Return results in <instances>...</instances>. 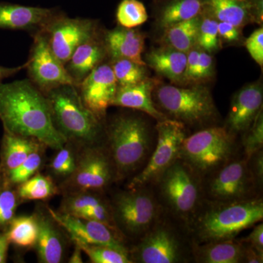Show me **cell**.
Instances as JSON below:
<instances>
[{
  "label": "cell",
  "instance_id": "obj_19",
  "mask_svg": "<svg viewBox=\"0 0 263 263\" xmlns=\"http://www.w3.org/2000/svg\"><path fill=\"white\" fill-rule=\"evenodd\" d=\"M57 10L0 2V29L26 31L33 36L43 30Z\"/></svg>",
  "mask_w": 263,
  "mask_h": 263
},
{
  "label": "cell",
  "instance_id": "obj_2",
  "mask_svg": "<svg viewBox=\"0 0 263 263\" xmlns=\"http://www.w3.org/2000/svg\"><path fill=\"white\" fill-rule=\"evenodd\" d=\"M263 219L262 197L238 201H213L203 199L188 231L193 243L232 240Z\"/></svg>",
  "mask_w": 263,
  "mask_h": 263
},
{
  "label": "cell",
  "instance_id": "obj_33",
  "mask_svg": "<svg viewBox=\"0 0 263 263\" xmlns=\"http://www.w3.org/2000/svg\"><path fill=\"white\" fill-rule=\"evenodd\" d=\"M218 22L206 12L202 11L198 33L197 46L200 49L211 53L219 49V37L218 33Z\"/></svg>",
  "mask_w": 263,
  "mask_h": 263
},
{
  "label": "cell",
  "instance_id": "obj_41",
  "mask_svg": "<svg viewBox=\"0 0 263 263\" xmlns=\"http://www.w3.org/2000/svg\"><path fill=\"white\" fill-rule=\"evenodd\" d=\"M246 48L252 59L261 67L263 65V29H256L245 42Z\"/></svg>",
  "mask_w": 263,
  "mask_h": 263
},
{
  "label": "cell",
  "instance_id": "obj_30",
  "mask_svg": "<svg viewBox=\"0 0 263 263\" xmlns=\"http://www.w3.org/2000/svg\"><path fill=\"white\" fill-rule=\"evenodd\" d=\"M57 189L51 178L43 175H34L21 183L18 197L23 200H46L56 194Z\"/></svg>",
  "mask_w": 263,
  "mask_h": 263
},
{
  "label": "cell",
  "instance_id": "obj_13",
  "mask_svg": "<svg viewBox=\"0 0 263 263\" xmlns=\"http://www.w3.org/2000/svg\"><path fill=\"white\" fill-rule=\"evenodd\" d=\"M32 37L34 42L26 68L29 80L44 95L59 86L74 85L65 65L52 51L46 36L39 32Z\"/></svg>",
  "mask_w": 263,
  "mask_h": 263
},
{
  "label": "cell",
  "instance_id": "obj_3",
  "mask_svg": "<svg viewBox=\"0 0 263 263\" xmlns=\"http://www.w3.org/2000/svg\"><path fill=\"white\" fill-rule=\"evenodd\" d=\"M104 130L106 134V148L115 168L116 181L139 173L155 146L146 119L136 114H119Z\"/></svg>",
  "mask_w": 263,
  "mask_h": 263
},
{
  "label": "cell",
  "instance_id": "obj_32",
  "mask_svg": "<svg viewBox=\"0 0 263 263\" xmlns=\"http://www.w3.org/2000/svg\"><path fill=\"white\" fill-rule=\"evenodd\" d=\"M117 21L120 27L133 29L148 20L146 7L139 0H122L117 7Z\"/></svg>",
  "mask_w": 263,
  "mask_h": 263
},
{
  "label": "cell",
  "instance_id": "obj_35",
  "mask_svg": "<svg viewBox=\"0 0 263 263\" xmlns=\"http://www.w3.org/2000/svg\"><path fill=\"white\" fill-rule=\"evenodd\" d=\"M105 200L91 191H76L66 197L62 203V213L78 216L90 208L96 206Z\"/></svg>",
  "mask_w": 263,
  "mask_h": 263
},
{
  "label": "cell",
  "instance_id": "obj_40",
  "mask_svg": "<svg viewBox=\"0 0 263 263\" xmlns=\"http://www.w3.org/2000/svg\"><path fill=\"white\" fill-rule=\"evenodd\" d=\"M251 176L259 195H262L263 186V148L257 151L247 160Z\"/></svg>",
  "mask_w": 263,
  "mask_h": 263
},
{
  "label": "cell",
  "instance_id": "obj_44",
  "mask_svg": "<svg viewBox=\"0 0 263 263\" xmlns=\"http://www.w3.org/2000/svg\"><path fill=\"white\" fill-rule=\"evenodd\" d=\"M241 29L228 22H219V37L228 43L238 42L241 38Z\"/></svg>",
  "mask_w": 263,
  "mask_h": 263
},
{
  "label": "cell",
  "instance_id": "obj_42",
  "mask_svg": "<svg viewBox=\"0 0 263 263\" xmlns=\"http://www.w3.org/2000/svg\"><path fill=\"white\" fill-rule=\"evenodd\" d=\"M214 59L212 55L200 49L194 83H200L212 79L214 75Z\"/></svg>",
  "mask_w": 263,
  "mask_h": 263
},
{
  "label": "cell",
  "instance_id": "obj_37",
  "mask_svg": "<svg viewBox=\"0 0 263 263\" xmlns=\"http://www.w3.org/2000/svg\"><path fill=\"white\" fill-rule=\"evenodd\" d=\"M43 163L42 154L39 149L32 152L18 167L8 173L10 183L21 184L35 174Z\"/></svg>",
  "mask_w": 263,
  "mask_h": 263
},
{
  "label": "cell",
  "instance_id": "obj_5",
  "mask_svg": "<svg viewBox=\"0 0 263 263\" xmlns=\"http://www.w3.org/2000/svg\"><path fill=\"white\" fill-rule=\"evenodd\" d=\"M57 130L67 142L94 146L104 132L103 121L84 104L74 85H64L46 95Z\"/></svg>",
  "mask_w": 263,
  "mask_h": 263
},
{
  "label": "cell",
  "instance_id": "obj_48",
  "mask_svg": "<svg viewBox=\"0 0 263 263\" xmlns=\"http://www.w3.org/2000/svg\"><path fill=\"white\" fill-rule=\"evenodd\" d=\"M10 242L6 235L0 234V263L6 262Z\"/></svg>",
  "mask_w": 263,
  "mask_h": 263
},
{
  "label": "cell",
  "instance_id": "obj_25",
  "mask_svg": "<svg viewBox=\"0 0 263 263\" xmlns=\"http://www.w3.org/2000/svg\"><path fill=\"white\" fill-rule=\"evenodd\" d=\"M186 60V53L163 46L147 53L144 61L146 66H149L171 82L181 84L183 83Z\"/></svg>",
  "mask_w": 263,
  "mask_h": 263
},
{
  "label": "cell",
  "instance_id": "obj_24",
  "mask_svg": "<svg viewBox=\"0 0 263 263\" xmlns=\"http://www.w3.org/2000/svg\"><path fill=\"white\" fill-rule=\"evenodd\" d=\"M50 215V214H49ZM38 235L35 246L40 262H61L64 256V238L59 224L50 216H37Z\"/></svg>",
  "mask_w": 263,
  "mask_h": 263
},
{
  "label": "cell",
  "instance_id": "obj_8",
  "mask_svg": "<svg viewBox=\"0 0 263 263\" xmlns=\"http://www.w3.org/2000/svg\"><path fill=\"white\" fill-rule=\"evenodd\" d=\"M237 138L224 126L203 128L185 138L179 158L204 178L238 156Z\"/></svg>",
  "mask_w": 263,
  "mask_h": 263
},
{
  "label": "cell",
  "instance_id": "obj_10",
  "mask_svg": "<svg viewBox=\"0 0 263 263\" xmlns=\"http://www.w3.org/2000/svg\"><path fill=\"white\" fill-rule=\"evenodd\" d=\"M157 141L155 148L143 168L132 178L127 188L152 186L179 158L183 141L188 136L187 129L182 123L173 119L157 122Z\"/></svg>",
  "mask_w": 263,
  "mask_h": 263
},
{
  "label": "cell",
  "instance_id": "obj_12",
  "mask_svg": "<svg viewBox=\"0 0 263 263\" xmlns=\"http://www.w3.org/2000/svg\"><path fill=\"white\" fill-rule=\"evenodd\" d=\"M41 32L46 36L52 51L65 65L76 48L100 31L94 19L70 18L58 10Z\"/></svg>",
  "mask_w": 263,
  "mask_h": 263
},
{
  "label": "cell",
  "instance_id": "obj_14",
  "mask_svg": "<svg viewBox=\"0 0 263 263\" xmlns=\"http://www.w3.org/2000/svg\"><path fill=\"white\" fill-rule=\"evenodd\" d=\"M70 176L76 191H100L116 181L113 162L106 148L86 146Z\"/></svg>",
  "mask_w": 263,
  "mask_h": 263
},
{
  "label": "cell",
  "instance_id": "obj_34",
  "mask_svg": "<svg viewBox=\"0 0 263 263\" xmlns=\"http://www.w3.org/2000/svg\"><path fill=\"white\" fill-rule=\"evenodd\" d=\"M93 263H133L129 254L111 247L76 243Z\"/></svg>",
  "mask_w": 263,
  "mask_h": 263
},
{
  "label": "cell",
  "instance_id": "obj_11",
  "mask_svg": "<svg viewBox=\"0 0 263 263\" xmlns=\"http://www.w3.org/2000/svg\"><path fill=\"white\" fill-rule=\"evenodd\" d=\"M203 199L213 201H238L260 197L245 156L229 162L202 178Z\"/></svg>",
  "mask_w": 263,
  "mask_h": 263
},
{
  "label": "cell",
  "instance_id": "obj_39",
  "mask_svg": "<svg viewBox=\"0 0 263 263\" xmlns=\"http://www.w3.org/2000/svg\"><path fill=\"white\" fill-rule=\"evenodd\" d=\"M18 202L15 192L6 190L0 193V228L9 224L15 217Z\"/></svg>",
  "mask_w": 263,
  "mask_h": 263
},
{
  "label": "cell",
  "instance_id": "obj_21",
  "mask_svg": "<svg viewBox=\"0 0 263 263\" xmlns=\"http://www.w3.org/2000/svg\"><path fill=\"white\" fill-rule=\"evenodd\" d=\"M107 58L108 54L100 32L76 48L65 67L76 86Z\"/></svg>",
  "mask_w": 263,
  "mask_h": 263
},
{
  "label": "cell",
  "instance_id": "obj_17",
  "mask_svg": "<svg viewBox=\"0 0 263 263\" xmlns=\"http://www.w3.org/2000/svg\"><path fill=\"white\" fill-rule=\"evenodd\" d=\"M262 100L260 82L242 88L233 96L224 127L235 136L243 134L262 110Z\"/></svg>",
  "mask_w": 263,
  "mask_h": 263
},
{
  "label": "cell",
  "instance_id": "obj_49",
  "mask_svg": "<svg viewBox=\"0 0 263 263\" xmlns=\"http://www.w3.org/2000/svg\"><path fill=\"white\" fill-rule=\"evenodd\" d=\"M76 245V243H75ZM70 263H82V249L79 245H76L75 250L72 252L70 259L68 261Z\"/></svg>",
  "mask_w": 263,
  "mask_h": 263
},
{
  "label": "cell",
  "instance_id": "obj_1",
  "mask_svg": "<svg viewBox=\"0 0 263 263\" xmlns=\"http://www.w3.org/2000/svg\"><path fill=\"white\" fill-rule=\"evenodd\" d=\"M0 120L5 131L53 149H60L67 143L53 124L46 95L29 79L0 83Z\"/></svg>",
  "mask_w": 263,
  "mask_h": 263
},
{
  "label": "cell",
  "instance_id": "obj_28",
  "mask_svg": "<svg viewBox=\"0 0 263 263\" xmlns=\"http://www.w3.org/2000/svg\"><path fill=\"white\" fill-rule=\"evenodd\" d=\"M201 14L164 29L162 42L164 46L187 53L197 46V33Z\"/></svg>",
  "mask_w": 263,
  "mask_h": 263
},
{
  "label": "cell",
  "instance_id": "obj_20",
  "mask_svg": "<svg viewBox=\"0 0 263 263\" xmlns=\"http://www.w3.org/2000/svg\"><path fill=\"white\" fill-rule=\"evenodd\" d=\"M103 41L110 60L125 59L146 66L142 57L145 37L138 29L119 27L104 32Z\"/></svg>",
  "mask_w": 263,
  "mask_h": 263
},
{
  "label": "cell",
  "instance_id": "obj_43",
  "mask_svg": "<svg viewBox=\"0 0 263 263\" xmlns=\"http://www.w3.org/2000/svg\"><path fill=\"white\" fill-rule=\"evenodd\" d=\"M200 51V48L196 46L186 53L187 60H186V70L183 76V84H191V83H194Z\"/></svg>",
  "mask_w": 263,
  "mask_h": 263
},
{
  "label": "cell",
  "instance_id": "obj_9",
  "mask_svg": "<svg viewBox=\"0 0 263 263\" xmlns=\"http://www.w3.org/2000/svg\"><path fill=\"white\" fill-rule=\"evenodd\" d=\"M110 206L118 230L123 236L136 240L146 234L164 212L152 186L116 194Z\"/></svg>",
  "mask_w": 263,
  "mask_h": 263
},
{
  "label": "cell",
  "instance_id": "obj_26",
  "mask_svg": "<svg viewBox=\"0 0 263 263\" xmlns=\"http://www.w3.org/2000/svg\"><path fill=\"white\" fill-rule=\"evenodd\" d=\"M156 4L160 5L157 24L162 29L195 18L203 11L201 0H163Z\"/></svg>",
  "mask_w": 263,
  "mask_h": 263
},
{
  "label": "cell",
  "instance_id": "obj_22",
  "mask_svg": "<svg viewBox=\"0 0 263 263\" xmlns=\"http://www.w3.org/2000/svg\"><path fill=\"white\" fill-rule=\"evenodd\" d=\"M158 85L157 80L147 77L144 80L130 86H118L112 106L134 109L146 114L157 122L167 118L156 108L154 103V90Z\"/></svg>",
  "mask_w": 263,
  "mask_h": 263
},
{
  "label": "cell",
  "instance_id": "obj_7",
  "mask_svg": "<svg viewBox=\"0 0 263 263\" xmlns=\"http://www.w3.org/2000/svg\"><path fill=\"white\" fill-rule=\"evenodd\" d=\"M152 186L164 211L188 230L203 200L201 176L179 158Z\"/></svg>",
  "mask_w": 263,
  "mask_h": 263
},
{
  "label": "cell",
  "instance_id": "obj_23",
  "mask_svg": "<svg viewBox=\"0 0 263 263\" xmlns=\"http://www.w3.org/2000/svg\"><path fill=\"white\" fill-rule=\"evenodd\" d=\"M245 243L236 238L209 243L193 242V260L197 263H243Z\"/></svg>",
  "mask_w": 263,
  "mask_h": 263
},
{
  "label": "cell",
  "instance_id": "obj_16",
  "mask_svg": "<svg viewBox=\"0 0 263 263\" xmlns=\"http://www.w3.org/2000/svg\"><path fill=\"white\" fill-rule=\"evenodd\" d=\"M76 87L85 106L103 122L118 88L110 64H100Z\"/></svg>",
  "mask_w": 263,
  "mask_h": 263
},
{
  "label": "cell",
  "instance_id": "obj_29",
  "mask_svg": "<svg viewBox=\"0 0 263 263\" xmlns=\"http://www.w3.org/2000/svg\"><path fill=\"white\" fill-rule=\"evenodd\" d=\"M5 235L10 243L16 247L21 248L34 247L38 235L37 216H22L13 218Z\"/></svg>",
  "mask_w": 263,
  "mask_h": 263
},
{
  "label": "cell",
  "instance_id": "obj_38",
  "mask_svg": "<svg viewBox=\"0 0 263 263\" xmlns=\"http://www.w3.org/2000/svg\"><path fill=\"white\" fill-rule=\"evenodd\" d=\"M67 143L58 150L50 164L53 174L60 177H70L75 171L77 162L73 150Z\"/></svg>",
  "mask_w": 263,
  "mask_h": 263
},
{
  "label": "cell",
  "instance_id": "obj_15",
  "mask_svg": "<svg viewBox=\"0 0 263 263\" xmlns=\"http://www.w3.org/2000/svg\"><path fill=\"white\" fill-rule=\"evenodd\" d=\"M51 217L76 243L111 247L129 254L122 233L99 221L78 217L48 209Z\"/></svg>",
  "mask_w": 263,
  "mask_h": 263
},
{
  "label": "cell",
  "instance_id": "obj_4",
  "mask_svg": "<svg viewBox=\"0 0 263 263\" xmlns=\"http://www.w3.org/2000/svg\"><path fill=\"white\" fill-rule=\"evenodd\" d=\"M152 97L161 113L167 119L182 123L186 127L201 129L215 126L219 121V112L206 86L157 85Z\"/></svg>",
  "mask_w": 263,
  "mask_h": 263
},
{
  "label": "cell",
  "instance_id": "obj_36",
  "mask_svg": "<svg viewBox=\"0 0 263 263\" xmlns=\"http://www.w3.org/2000/svg\"><path fill=\"white\" fill-rule=\"evenodd\" d=\"M242 136L243 155L247 160L257 151L263 148V114L261 110L252 125Z\"/></svg>",
  "mask_w": 263,
  "mask_h": 263
},
{
  "label": "cell",
  "instance_id": "obj_46",
  "mask_svg": "<svg viewBox=\"0 0 263 263\" xmlns=\"http://www.w3.org/2000/svg\"><path fill=\"white\" fill-rule=\"evenodd\" d=\"M243 242V241H242ZM245 243V242H243ZM245 243L243 263H262L263 253L254 249L252 246Z\"/></svg>",
  "mask_w": 263,
  "mask_h": 263
},
{
  "label": "cell",
  "instance_id": "obj_50",
  "mask_svg": "<svg viewBox=\"0 0 263 263\" xmlns=\"http://www.w3.org/2000/svg\"><path fill=\"white\" fill-rule=\"evenodd\" d=\"M155 3H160V2L163 1V0H154Z\"/></svg>",
  "mask_w": 263,
  "mask_h": 263
},
{
  "label": "cell",
  "instance_id": "obj_27",
  "mask_svg": "<svg viewBox=\"0 0 263 263\" xmlns=\"http://www.w3.org/2000/svg\"><path fill=\"white\" fill-rule=\"evenodd\" d=\"M5 132L2 162L7 173L16 168L32 152L44 146L35 140Z\"/></svg>",
  "mask_w": 263,
  "mask_h": 263
},
{
  "label": "cell",
  "instance_id": "obj_18",
  "mask_svg": "<svg viewBox=\"0 0 263 263\" xmlns=\"http://www.w3.org/2000/svg\"><path fill=\"white\" fill-rule=\"evenodd\" d=\"M203 10L218 22H228L243 28L262 24L263 0H201Z\"/></svg>",
  "mask_w": 263,
  "mask_h": 263
},
{
  "label": "cell",
  "instance_id": "obj_31",
  "mask_svg": "<svg viewBox=\"0 0 263 263\" xmlns=\"http://www.w3.org/2000/svg\"><path fill=\"white\" fill-rule=\"evenodd\" d=\"M118 86H130L141 82L146 79V66L139 65L125 59L110 60Z\"/></svg>",
  "mask_w": 263,
  "mask_h": 263
},
{
  "label": "cell",
  "instance_id": "obj_47",
  "mask_svg": "<svg viewBox=\"0 0 263 263\" xmlns=\"http://www.w3.org/2000/svg\"><path fill=\"white\" fill-rule=\"evenodd\" d=\"M27 62H25L24 65L18 66L15 67H5L0 65V83L8 79L10 76H15L21 70L27 68Z\"/></svg>",
  "mask_w": 263,
  "mask_h": 263
},
{
  "label": "cell",
  "instance_id": "obj_45",
  "mask_svg": "<svg viewBox=\"0 0 263 263\" xmlns=\"http://www.w3.org/2000/svg\"><path fill=\"white\" fill-rule=\"evenodd\" d=\"M256 226V224H255ZM241 241L252 246L254 249L258 250L259 252L263 253V224H257L254 227L253 230L251 232L250 234L243 238L240 239Z\"/></svg>",
  "mask_w": 263,
  "mask_h": 263
},
{
  "label": "cell",
  "instance_id": "obj_6",
  "mask_svg": "<svg viewBox=\"0 0 263 263\" xmlns=\"http://www.w3.org/2000/svg\"><path fill=\"white\" fill-rule=\"evenodd\" d=\"M193 240L187 228L164 211L157 222L129 250L132 262H191Z\"/></svg>",
  "mask_w": 263,
  "mask_h": 263
}]
</instances>
